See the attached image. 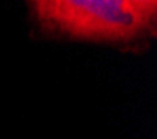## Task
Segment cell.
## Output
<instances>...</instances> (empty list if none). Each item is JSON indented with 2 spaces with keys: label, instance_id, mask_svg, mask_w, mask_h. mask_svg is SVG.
I'll use <instances>...</instances> for the list:
<instances>
[{
  "label": "cell",
  "instance_id": "obj_1",
  "mask_svg": "<svg viewBox=\"0 0 157 139\" xmlns=\"http://www.w3.org/2000/svg\"><path fill=\"white\" fill-rule=\"evenodd\" d=\"M35 22L43 32L76 40L129 43L154 35L155 0H35Z\"/></svg>",
  "mask_w": 157,
  "mask_h": 139
}]
</instances>
